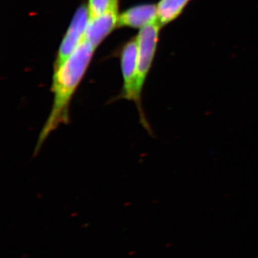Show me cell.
<instances>
[{
  "instance_id": "1",
  "label": "cell",
  "mask_w": 258,
  "mask_h": 258,
  "mask_svg": "<svg viewBox=\"0 0 258 258\" xmlns=\"http://www.w3.org/2000/svg\"><path fill=\"white\" fill-rule=\"evenodd\" d=\"M95 49L83 39L73 53L54 69L51 92L53 95L48 116L39 134L34 154L37 155L52 132L70 123L71 101L92 60Z\"/></svg>"
},
{
  "instance_id": "2",
  "label": "cell",
  "mask_w": 258,
  "mask_h": 258,
  "mask_svg": "<svg viewBox=\"0 0 258 258\" xmlns=\"http://www.w3.org/2000/svg\"><path fill=\"white\" fill-rule=\"evenodd\" d=\"M161 28L162 27L157 20L154 23L141 29L137 36V43H138L137 80H136L137 108L138 110L141 123L149 133H152V130L144 114L142 103V93L146 79L152 68L153 60L155 56L158 41H159V32Z\"/></svg>"
},
{
  "instance_id": "3",
  "label": "cell",
  "mask_w": 258,
  "mask_h": 258,
  "mask_svg": "<svg viewBox=\"0 0 258 258\" xmlns=\"http://www.w3.org/2000/svg\"><path fill=\"white\" fill-rule=\"evenodd\" d=\"M89 18L88 6L81 5L76 10L57 51L54 69L60 66L82 42Z\"/></svg>"
},
{
  "instance_id": "4",
  "label": "cell",
  "mask_w": 258,
  "mask_h": 258,
  "mask_svg": "<svg viewBox=\"0 0 258 258\" xmlns=\"http://www.w3.org/2000/svg\"><path fill=\"white\" fill-rule=\"evenodd\" d=\"M137 54L138 43L137 37H133L122 47L120 52V67L123 76V87L118 99H125L134 102L137 104L136 94V80H137Z\"/></svg>"
},
{
  "instance_id": "5",
  "label": "cell",
  "mask_w": 258,
  "mask_h": 258,
  "mask_svg": "<svg viewBox=\"0 0 258 258\" xmlns=\"http://www.w3.org/2000/svg\"><path fill=\"white\" fill-rule=\"evenodd\" d=\"M118 5H115L106 13L89 18L84 39L96 50L97 47L118 25Z\"/></svg>"
},
{
  "instance_id": "6",
  "label": "cell",
  "mask_w": 258,
  "mask_h": 258,
  "mask_svg": "<svg viewBox=\"0 0 258 258\" xmlns=\"http://www.w3.org/2000/svg\"><path fill=\"white\" fill-rule=\"evenodd\" d=\"M157 20V5H139L119 14L117 28L142 29Z\"/></svg>"
},
{
  "instance_id": "7",
  "label": "cell",
  "mask_w": 258,
  "mask_h": 258,
  "mask_svg": "<svg viewBox=\"0 0 258 258\" xmlns=\"http://www.w3.org/2000/svg\"><path fill=\"white\" fill-rule=\"evenodd\" d=\"M191 0H160L157 4L158 22L161 27L176 20Z\"/></svg>"
},
{
  "instance_id": "8",
  "label": "cell",
  "mask_w": 258,
  "mask_h": 258,
  "mask_svg": "<svg viewBox=\"0 0 258 258\" xmlns=\"http://www.w3.org/2000/svg\"><path fill=\"white\" fill-rule=\"evenodd\" d=\"M117 5H118V0H88L90 18L103 14L107 10Z\"/></svg>"
}]
</instances>
